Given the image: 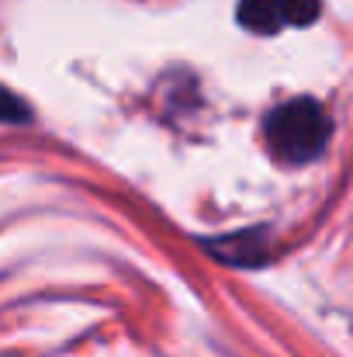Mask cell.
<instances>
[{
  "label": "cell",
  "instance_id": "obj_1",
  "mask_svg": "<svg viewBox=\"0 0 353 357\" xmlns=\"http://www.w3.org/2000/svg\"><path fill=\"white\" fill-rule=\"evenodd\" d=\"M329 142V119L319 101L295 98L267 115V146L281 163H312Z\"/></svg>",
  "mask_w": 353,
  "mask_h": 357
},
{
  "label": "cell",
  "instance_id": "obj_2",
  "mask_svg": "<svg viewBox=\"0 0 353 357\" xmlns=\"http://www.w3.org/2000/svg\"><path fill=\"white\" fill-rule=\"evenodd\" d=\"M319 17V0H242L239 21L256 35H277L284 28H301Z\"/></svg>",
  "mask_w": 353,
  "mask_h": 357
},
{
  "label": "cell",
  "instance_id": "obj_3",
  "mask_svg": "<svg viewBox=\"0 0 353 357\" xmlns=\"http://www.w3.org/2000/svg\"><path fill=\"white\" fill-rule=\"evenodd\" d=\"M28 105L21 98H14L10 91L0 87V121H28Z\"/></svg>",
  "mask_w": 353,
  "mask_h": 357
}]
</instances>
